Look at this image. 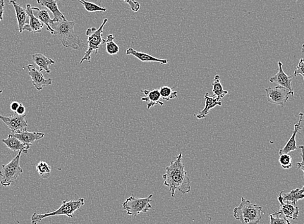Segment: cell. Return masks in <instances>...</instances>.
Segmentation results:
<instances>
[{
	"mask_svg": "<svg viewBox=\"0 0 304 224\" xmlns=\"http://www.w3.org/2000/svg\"><path fill=\"white\" fill-rule=\"evenodd\" d=\"M26 13L30 17V22H29V24L24 26L23 31L34 33H41L44 24L36 17L33 13L32 6L30 4H27L26 6Z\"/></svg>",
	"mask_w": 304,
	"mask_h": 224,
	"instance_id": "5bb4252c",
	"label": "cell"
},
{
	"mask_svg": "<svg viewBox=\"0 0 304 224\" xmlns=\"http://www.w3.org/2000/svg\"><path fill=\"white\" fill-rule=\"evenodd\" d=\"M301 53L304 54V43H303V44L302 45V47H301Z\"/></svg>",
	"mask_w": 304,
	"mask_h": 224,
	"instance_id": "74e56055",
	"label": "cell"
},
{
	"mask_svg": "<svg viewBox=\"0 0 304 224\" xmlns=\"http://www.w3.org/2000/svg\"><path fill=\"white\" fill-rule=\"evenodd\" d=\"M57 2L62 1V0H56Z\"/></svg>",
	"mask_w": 304,
	"mask_h": 224,
	"instance_id": "ab89813d",
	"label": "cell"
},
{
	"mask_svg": "<svg viewBox=\"0 0 304 224\" xmlns=\"http://www.w3.org/2000/svg\"><path fill=\"white\" fill-rule=\"evenodd\" d=\"M107 18L104 19V21L98 29L95 27L88 28L86 31V35L88 36V46L87 51L85 52V55L81 59L80 64H82L84 62L87 61L88 63H91L92 59V53L95 52L97 54L100 45L104 44L106 40L103 38V33H104V27L107 22Z\"/></svg>",
	"mask_w": 304,
	"mask_h": 224,
	"instance_id": "5b68a950",
	"label": "cell"
},
{
	"mask_svg": "<svg viewBox=\"0 0 304 224\" xmlns=\"http://www.w3.org/2000/svg\"><path fill=\"white\" fill-rule=\"evenodd\" d=\"M19 106H20V103H18V102L14 101L12 102L11 105V109L12 111H16L17 109L18 108Z\"/></svg>",
	"mask_w": 304,
	"mask_h": 224,
	"instance_id": "8d00e7d4",
	"label": "cell"
},
{
	"mask_svg": "<svg viewBox=\"0 0 304 224\" xmlns=\"http://www.w3.org/2000/svg\"><path fill=\"white\" fill-rule=\"evenodd\" d=\"M115 39H116V37L113 35L109 34L107 35L106 43H105L106 47V52L110 55H115L119 52L120 48L118 45L114 41Z\"/></svg>",
	"mask_w": 304,
	"mask_h": 224,
	"instance_id": "4316f807",
	"label": "cell"
},
{
	"mask_svg": "<svg viewBox=\"0 0 304 224\" xmlns=\"http://www.w3.org/2000/svg\"><path fill=\"white\" fill-rule=\"evenodd\" d=\"M85 204V200L80 199L77 200H63L61 206L57 210L45 214H37L35 213L31 216V220L32 224H38L42 220L54 216H66L69 218H73L74 213L81 207Z\"/></svg>",
	"mask_w": 304,
	"mask_h": 224,
	"instance_id": "277c9868",
	"label": "cell"
},
{
	"mask_svg": "<svg viewBox=\"0 0 304 224\" xmlns=\"http://www.w3.org/2000/svg\"><path fill=\"white\" fill-rule=\"evenodd\" d=\"M182 154L176 157V160L171 162L167 166L166 173L162 176L164 185L169 188L172 197L174 198L176 190L183 194H188L191 190V181L185 164L182 162Z\"/></svg>",
	"mask_w": 304,
	"mask_h": 224,
	"instance_id": "6da1fadb",
	"label": "cell"
},
{
	"mask_svg": "<svg viewBox=\"0 0 304 224\" xmlns=\"http://www.w3.org/2000/svg\"><path fill=\"white\" fill-rule=\"evenodd\" d=\"M9 4L12 5L14 7V10H15L16 18H17L18 21L19 32L22 33L24 26L26 25V19H27L28 16L27 13H26V10L20 5L16 3L15 0H10L9 2Z\"/></svg>",
	"mask_w": 304,
	"mask_h": 224,
	"instance_id": "7402d4cb",
	"label": "cell"
},
{
	"mask_svg": "<svg viewBox=\"0 0 304 224\" xmlns=\"http://www.w3.org/2000/svg\"><path fill=\"white\" fill-rule=\"evenodd\" d=\"M298 75L302 76L304 80V59H301L299 61L298 65L296 67L295 71H294V77H297Z\"/></svg>",
	"mask_w": 304,
	"mask_h": 224,
	"instance_id": "1f68e13d",
	"label": "cell"
},
{
	"mask_svg": "<svg viewBox=\"0 0 304 224\" xmlns=\"http://www.w3.org/2000/svg\"><path fill=\"white\" fill-rule=\"evenodd\" d=\"M2 141L9 149L13 152L21 151L25 154H28L29 150L31 148V145L24 144L21 141L18 139V138L12 135L11 133L6 139H4Z\"/></svg>",
	"mask_w": 304,
	"mask_h": 224,
	"instance_id": "2e32d148",
	"label": "cell"
},
{
	"mask_svg": "<svg viewBox=\"0 0 304 224\" xmlns=\"http://www.w3.org/2000/svg\"><path fill=\"white\" fill-rule=\"evenodd\" d=\"M32 9L33 11H36V13L34 14L36 17L41 21L42 23H44V25H46L47 30L49 31L51 33V34L53 35L54 31L52 30L51 25L53 24L54 21L50 17L49 11L47 10H40L39 8L36 7H32Z\"/></svg>",
	"mask_w": 304,
	"mask_h": 224,
	"instance_id": "603a6c76",
	"label": "cell"
},
{
	"mask_svg": "<svg viewBox=\"0 0 304 224\" xmlns=\"http://www.w3.org/2000/svg\"><path fill=\"white\" fill-rule=\"evenodd\" d=\"M270 224H291V222L282 214H270Z\"/></svg>",
	"mask_w": 304,
	"mask_h": 224,
	"instance_id": "f546056e",
	"label": "cell"
},
{
	"mask_svg": "<svg viewBox=\"0 0 304 224\" xmlns=\"http://www.w3.org/2000/svg\"><path fill=\"white\" fill-rule=\"evenodd\" d=\"M2 92H3V90H0V95H1L2 94Z\"/></svg>",
	"mask_w": 304,
	"mask_h": 224,
	"instance_id": "f35d334b",
	"label": "cell"
},
{
	"mask_svg": "<svg viewBox=\"0 0 304 224\" xmlns=\"http://www.w3.org/2000/svg\"><path fill=\"white\" fill-rule=\"evenodd\" d=\"M141 92H143L144 95H145V97L141 98V101L147 102L148 109L153 108L157 104L161 106L164 105V102L161 101V94H160L159 90H144Z\"/></svg>",
	"mask_w": 304,
	"mask_h": 224,
	"instance_id": "9a60e30c",
	"label": "cell"
},
{
	"mask_svg": "<svg viewBox=\"0 0 304 224\" xmlns=\"http://www.w3.org/2000/svg\"><path fill=\"white\" fill-rule=\"evenodd\" d=\"M32 60L36 65L39 67L40 71H45V72L47 73H51L49 67L52 64H55L53 60L48 58V57H45L44 54L42 53H35L32 54Z\"/></svg>",
	"mask_w": 304,
	"mask_h": 224,
	"instance_id": "44dd1931",
	"label": "cell"
},
{
	"mask_svg": "<svg viewBox=\"0 0 304 224\" xmlns=\"http://www.w3.org/2000/svg\"><path fill=\"white\" fill-rule=\"evenodd\" d=\"M205 106L204 108L202 111L199 112L198 114L195 115L196 118L198 119H202L205 118L206 116L209 114L210 109L215 108L216 106L222 105V102L221 101L217 99L216 97L210 96L209 94L207 93L205 95Z\"/></svg>",
	"mask_w": 304,
	"mask_h": 224,
	"instance_id": "d6986e66",
	"label": "cell"
},
{
	"mask_svg": "<svg viewBox=\"0 0 304 224\" xmlns=\"http://www.w3.org/2000/svg\"><path fill=\"white\" fill-rule=\"evenodd\" d=\"M284 192V191H281L279 194L278 200L281 204V208H280L279 211L276 212L274 214H281L286 216L287 218L297 220L299 213H300L298 207L296 206V204L291 203V202L285 203L283 195H282Z\"/></svg>",
	"mask_w": 304,
	"mask_h": 224,
	"instance_id": "8fae6325",
	"label": "cell"
},
{
	"mask_svg": "<svg viewBox=\"0 0 304 224\" xmlns=\"http://www.w3.org/2000/svg\"><path fill=\"white\" fill-rule=\"evenodd\" d=\"M75 23L74 21L62 20L54 22L51 25L54 35L61 42L62 46L73 49H80L84 47L79 36L74 31Z\"/></svg>",
	"mask_w": 304,
	"mask_h": 224,
	"instance_id": "7a4b0ae2",
	"label": "cell"
},
{
	"mask_svg": "<svg viewBox=\"0 0 304 224\" xmlns=\"http://www.w3.org/2000/svg\"><path fill=\"white\" fill-rule=\"evenodd\" d=\"M303 121H304V119H303ZM303 137H304V135H303Z\"/></svg>",
	"mask_w": 304,
	"mask_h": 224,
	"instance_id": "b9f144b4",
	"label": "cell"
},
{
	"mask_svg": "<svg viewBox=\"0 0 304 224\" xmlns=\"http://www.w3.org/2000/svg\"><path fill=\"white\" fill-rule=\"evenodd\" d=\"M152 198V194L147 198H136L133 194H131L123 204V209L128 215L135 217L141 213H147L152 208V205L150 204Z\"/></svg>",
	"mask_w": 304,
	"mask_h": 224,
	"instance_id": "52a82bcc",
	"label": "cell"
},
{
	"mask_svg": "<svg viewBox=\"0 0 304 224\" xmlns=\"http://www.w3.org/2000/svg\"><path fill=\"white\" fill-rule=\"evenodd\" d=\"M292 157L289 154L281 155L279 158V163L284 169H289L292 167Z\"/></svg>",
	"mask_w": 304,
	"mask_h": 224,
	"instance_id": "4dcf8cb0",
	"label": "cell"
},
{
	"mask_svg": "<svg viewBox=\"0 0 304 224\" xmlns=\"http://www.w3.org/2000/svg\"><path fill=\"white\" fill-rule=\"evenodd\" d=\"M212 92L214 96L216 97L217 99L221 101L226 95L228 94V91L225 90L220 81V77L218 75H215L214 81L212 83Z\"/></svg>",
	"mask_w": 304,
	"mask_h": 224,
	"instance_id": "cb8c5ba5",
	"label": "cell"
},
{
	"mask_svg": "<svg viewBox=\"0 0 304 224\" xmlns=\"http://www.w3.org/2000/svg\"><path fill=\"white\" fill-rule=\"evenodd\" d=\"M37 171L40 178L47 179L51 174V167L45 161H40L37 165Z\"/></svg>",
	"mask_w": 304,
	"mask_h": 224,
	"instance_id": "83f0119b",
	"label": "cell"
},
{
	"mask_svg": "<svg viewBox=\"0 0 304 224\" xmlns=\"http://www.w3.org/2000/svg\"><path fill=\"white\" fill-rule=\"evenodd\" d=\"M295 1H296V2H297V1H298V0H295Z\"/></svg>",
	"mask_w": 304,
	"mask_h": 224,
	"instance_id": "60d3db41",
	"label": "cell"
},
{
	"mask_svg": "<svg viewBox=\"0 0 304 224\" xmlns=\"http://www.w3.org/2000/svg\"><path fill=\"white\" fill-rule=\"evenodd\" d=\"M267 101L270 103L284 106L289 101V95H293L294 92L281 86L274 88H267L265 89Z\"/></svg>",
	"mask_w": 304,
	"mask_h": 224,
	"instance_id": "ba28073f",
	"label": "cell"
},
{
	"mask_svg": "<svg viewBox=\"0 0 304 224\" xmlns=\"http://www.w3.org/2000/svg\"><path fill=\"white\" fill-rule=\"evenodd\" d=\"M29 75L30 76L33 86L36 89L42 90L43 88L52 85V78H45L42 71L37 70V68L33 64L27 66Z\"/></svg>",
	"mask_w": 304,
	"mask_h": 224,
	"instance_id": "30bf717a",
	"label": "cell"
},
{
	"mask_svg": "<svg viewBox=\"0 0 304 224\" xmlns=\"http://www.w3.org/2000/svg\"><path fill=\"white\" fill-rule=\"evenodd\" d=\"M37 2L40 6L47 7L48 9H49L50 11L53 14L54 17L52 20L54 22L66 20L65 16L59 10L56 0H37Z\"/></svg>",
	"mask_w": 304,
	"mask_h": 224,
	"instance_id": "ffe728a7",
	"label": "cell"
},
{
	"mask_svg": "<svg viewBox=\"0 0 304 224\" xmlns=\"http://www.w3.org/2000/svg\"><path fill=\"white\" fill-rule=\"evenodd\" d=\"M26 109L25 107L23 106L22 102L20 103V106H19L17 110H16V113L18 114V115L20 116H24L26 115L25 114Z\"/></svg>",
	"mask_w": 304,
	"mask_h": 224,
	"instance_id": "e575fe53",
	"label": "cell"
},
{
	"mask_svg": "<svg viewBox=\"0 0 304 224\" xmlns=\"http://www.w3.org/2000/svg\"><path fill=\"white\" fill-rule=\"evenodd\" d=\"M299 116H300V120H299L298 123L294 125V130L290 139L287 142L286 145L282 149L280 150V156L284 154H289L291 152L296 151L298 149L297 146H296V135L298 133H301L300 132L301 130V123L303 121L304 114L300 113L299 114Z\"/></svg>",
	"mask_w": 304,
	"mask_h": 224,
	"instance_id": "4fadbf2b",
	"label": "cell"
},
{
	"mask_svg": "<svg viewBox=\"0 0 304 224\" xmlns=\"http://www.w3.org/2000/svg\"><path fill=\"white\" fill-rule=\"evenodd\" d=\"M175 87L171 88L169 87H161L159 88L160 94H161V99L166 101H171L172 99L177 98L178 93L177 91H174Z\"/></svg>",
	"mask_w": 304,
	"mask_h": 224,
	"instance_id": "484cf974",
	"label": "cell"
},
{
	"mask_svg": "<svg viewBox=\"0 0 304 224\" xmlns=\"http://www.w3.org/2000/svg\"><path fill=\"white\" fill-rule=\"evenodd\" d=\"M0 120L6 124L11 131V133L27 130L28 121L26 115L20 116L16 112L13 115L6 117L0 115Z\"/></svg>",
	"mask_w": 304,
	"mask_h": 224,
	"instance_id": "9c48e42d",
	"label": "cell"
},
{
	"mask_svg": "<svg viewBox=\"0 0 304 224\" xmlns=\"http://www.w3.org/2000/svg\"><path fill=\"white\" fill-rule=\"evenodd\" d=\"M301 150V157L302 160H301L300 163H296V166H297L298 169H300V170L302 171L304 174V146L303 145H301V146L299 147Z\"/></svg>",
	"mask_w": 304,
	"mask_h": 224,
	"instance_id": "836d02e7",
	"label": "cell"
},
{
	"mask_svg": "<svg viewBox=\"0 0 304 224\" xmlns=\"http://www.w3.org/2000/svg\"><path fill=\"white\" fill-rule=\"evenodd\" d=\"M5 0H0V22L3 21L4 14Z\"/></svg>",
	"mask_w": 304,
	"mask_h": 224,
	"instance_id": "d590c367",
	"label": "cell"
},
{
	"mask_svg": "<svg viewBox=\"0 0 304 224\" xmlns=\"http://www.w3.org/2000/svg\"><path fill=\"white\" fill-rule=\"evenodd\" d=\"M126 54L128 55H132L135 57V58L140 60L141 62H143V63H152V62H154V63H158L161 64H163V65H166V64H169V61L167 59H158L156 57H153L151 55V54L143 53V52H140L136 51V50L132 48V47H129L128 49L126 50Z\"/></svg>",
	"mask_w": 304,
	"mask_h": 224,
	"instance_id": "e0dca14e",
	"label": "cell"
},
{
	"mask_svg": "<svg viewBox=\"0 0 304 224\" xmlns=\"http://www.w3.org/2000/svg\"><path fill=\"white\" fill-rule=\"evenodd\" d=\"M279 71L273 76V77L269 78V82L271 83H276L281 87H283L287 88L291 92H293V88L292 87V82H293L294 75L288 76L284 72L283 70V64L282 62L279 61Z\"/></svg>",
	"mask_w": 304,
	"mask_h": 224,
	"instance_id": "7c38bea8",
	"label": "cell"
},
{
	"mask_svg": "<svg viewBox=\"0 0 304 224\" xmlns=\"http://www.w3.org/2000/svg\"><path fill=\"white\" fill-rule=\"evenodd\" d=\"M81 4L82 5L86 11L93 13V12H106L107 9L106 7H103L99 5L92 3V2L85 1V0H78Z\"/></svg>",
	"mask_w": 304,
	"mask_h": 224,
	"instance_id": "f1b7e54d",
	"label": "cell"
},
{
	"mask_svg": "<svg viewBox=\"0 0 304 224\" xmlns=\"http://www.w3.org/2000/svg\"><path fill=\"white\" fill-rule=\"evenodd\" d=\"M283 197L284 201L296 204L298 200L304 199V186L301 189L297 188L291 190L287 194H284Z\"/></svg>",
	"mask_w": 304,
	"mask_h": 224,
	"instance_id": "d4e9b609",
	"label": "cell"
},
{
	"mask_svg": "<svg viewBox=\"0 0 304 224\" xmlns=\"http://www.w3.org/2000/svg\"><path fill=\"white\" fill-rule=\"evenodd\" d=\"M14 137L18 138L24 143V144L32 145L37 140L41 139L45 136V133L42 132H28L27 130L23 131L17 133H11Z\"/></svg>",
	"mask_w": 304,
	"mask_h": 224,
	"instance_id": "ac0fdd59",
	"label": "cell"
},
{
	"mask_svg": "<svg viewBox=\"0 0 304 224\" xmlns=\"http://www.w3.org/2000/svg\"><path fill=\"white\" fill-rule=\"evenodd\" d=\"M263 213L262 207L241 197L240 204L234 209L233 216L242 224H258L262 220Z\"/></svg>",
	"mask_w": 304,
	"mask_h": 224,
	"instance_id": "3957f363",
	"label": "cell"
},
{
	"mask_svg": "<svg viewBox=\"0 0 304 224\" xmlns=\"http://www.w3.org/2000/svg\"><path fill=\"white\" fill-rule=\"evenodd\" d=\"M21 153L22 152H19L17 156L13 159V160L6 165H2V170L0 171V176L2 177L1 185L4 187L10 186L17 180L21 174H23V169L20 165Z\"/></svg>",
	"mask_w": 304,
	"mask_h": 224,
	"instance_id": "8992f818",
	"label": "cell"
},
{
	"mask_svg": "<svg viewBox=\"0 0 304 224\" xmlns=\"http://www.w3.org/2000/svg\"><path fill=\"white\" fill-rule=\"evenodd\" d=\"M124 3L129 5L131 11L133 12H138L141 8V5L135 0H123Z\"/></svg>",
	"mask_w": 304,
	"mask_h": 224,
	"instance_id": "d6a6232c",
	"label": "cell"
}]
</instances>
